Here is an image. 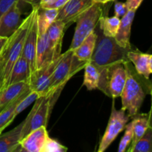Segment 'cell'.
<instances>
[{
    "label": "cell",
    "mask_w": 152,
    "mask_h": 152,
    "mask_svg": "<svg viewBox=\"0 0 152 152\" xmlns=\"http://www.w3.org/2000/svg\"><path fill=\"white\" fill-rule=\"evenodd\" d=\"M127 56L129 60L134 65L137 74L146 80H148L151 75L148 65L150 54L130 50L128 52Z\"/></svg>",
    "instance_id": "cell-19"
},
{
    "label": "cell",
    "mask_w": 152,
    "mask_h": 152,
    "mask_svg": "<svg viewBox=\"0 0 152 152\" xmlns=\"http://www.w3.org/2000/svg\"><path fill=\"white\" fill-rule=\"evenodd\" d=\"M30 77H31V73H30L28 62L22 54L12 68L6 87L11 84L20 83V82L29 83Z\"/></svg>",
    "instance_id": "cell-18"
},
{
    "label": "cell",
    "mask_w": 152,
    "mask_h": 152,
    "mask_svg": "<svg viewBox=\"0 0 152 152\" xmlns=\"http://www.w3.org/2000/svg\"><path fill=\"white\" fill-rule=\"evenodd\" d=\"M42 0H29V4L31 5L32 8L34 7H39L40 5V2Z\"/></svg>",
    "instance_id": "cell-37"
},
{
    "label": "cell",
    "mask_w": 152,
    "mask_h": 152,
    "mask_svg": "<svg viewBox=\"0 0 152 152\" xmlns=\"http://www.w3.org/2000/svg\"><path fill=\"white\" fill-rule=\"evenodd\" d=\"M143 0H127L126 2L129 10H137Z\"/></svg>",
    "instance_id": "cell-33"
},
{
    "label": "cell",
    "mask_w": 152,
    "mask_h": 152,
    "mask_svg": "<svg viewBox=\"0 0 152 152\" xmlns=\"http://www.w3.org/2000/svg\"><path fill=\"white\" fill-rule=\"evenodd\" d=\"M88 62V61H82L79 59L74 54L73 50L68 49L65 51V56L56 67L52 75L48 92L62 90L68 80L77 73L83 69Z\"/></svg>",
    "instance_id": "cell-3"
},
{
    "label": "cell",
    "mask_w": 152,
    "mask_h": 152,
    "mask_svg": "<svg viewBox=\"0 0 152 152\" xmlns=\"http://www.w3.org/2000/svg\"><path fill=\"white\" fill-rule=\"evenodd\" d=\"M39 97V96L38 94H37V92L31 90V91L30 92L24 99H22V100L19 102V104L16 105V108H15L14 110L15 116L16 117L18 114H20V113L22 112L24 110L26 109L28 106H30L33 102H35V101L37 100Z\"/></svg>",
    "instance_id": "cell-27"
},
{
    "label": "cell",
    "mask_w": 152,
    "mask_h": 152,
    "mask_svg": "<svg viewBox=\"0 0 152 152\" xmlns=\"http://www.w3.org/2000/svg\"><path fill=\"white\" fill-rule=\"evenodd\" d=\"M67 151H68V148L66 147L61 145L59 142L51 139L49 137L45 145L43 152H65Z\"/></svg>",
    "instance_id": "cell-29"
},
{
    "label": "cell",
    "mask_w": 152,
    "mask_h": 152,
    "mask_svg": "<svg viewBox=\"0 0 152 152\" xmlns=\"http://www.w3.org/2000/svg\"><path fill=\"white\" fill-rule=\"evenodd\" d=\"M31 17V14L30 13L25 19H23L17 31L13 35L8 37L7 42L3 48L5 62H4V71H3L2 81L0 86V91L6 88V85L10 77L12 68L19 56L22 55Z\"/></svg>",
    "instance_id": "cell-2"
},
{
    "label": "cell",
    "mask_w": 152,
    "mask_h": 152,
    "mask_svg": "<svg viewBox=\"0 0 152 152\" xmlns=\"http://www.w3.org/2000/svg\"><path fill=\"white\" fill-rule=\"evenodd\" d=\"M4 62H5V57H4V54L2 50L1 53L0 54V86H1V81H2V75L3 71H4Z\"/></svg>",
    "instance_id": "cell-34"
},
{
    "label": "cell",
    "mask_w": 152,
    "mask_h": 152,
    "mask_svg": "<svg viewBox=\"0 0 152 152\" xmlns=\"http://www.w3.org/2000/svg\"><path fill=\"white\" fill-rule=\"evenodd\" d=\"M84 82L83 86L87 88L88 90L91 91L98 88L100 78V71L94 65L88 61L84 68Z\"/></svg>",
    "instance_id": "cell-23"
},
{
    "label": "cell",
    "mask_w": 152,
    "mask_h": 152,
    "mask_svg": "<svg viewBox=\"0 0 152 152\" xmlns=\"http://www.w3.org/2000/svg\"><path fill=\"white\" fill-rule=\"evenodd\" d=\"M94 4L93 0H68L58 10L56 20L62 21L67 29Z\"/></svg>",
    "instance_id": "cell-9"
},
{
    "label": "cell",
    "mask_w": 152,
    "mask_h": 152,
    "mask_svg": "<svg viewBox=\"0 0 152 152\" xmlns=\"http://www.w3.org/2000/svg\"><path fill=\"white\" fill-rule=\"evenodd\" d=\"M125 133L124 135L122 137L121 141L119 145L118 151L124 152L126 151V148L129 145V144L132 142V138H133V122L127 123L125 127Z\"/></svg>",
    "instance_id": "cell-28"
},
{
    "label": "cell",
    "mask_w": 152,
    "mask_h": 152,
    "mask_svg": "<svg viewBox=\"0 0 152 152\" xmlns=\"http://www.w3.org/2000/svg\"><path fill=\"white\" fill-rule=\"evenodd\" d=\"M129 152H152V129L148 127L142 137L133 147L128 150Z\"/></svg>",
    "instance_id": "cell-26"
},
{
    "label": "cell",
    "mask_w": 152,
    "mask_h": 152,
    "mask_svg": "<svg viewBox=\"0 0 152 152\" xmlns=\"http://www.w3.org/2000/svg\"><path fill=\"white\" fill-rule=\"evenodd\" d=\"M94 31L97 34V38L93 54L89 61L99 71H109L110 68L115 64L127 63L129 62L127 53L132 49L120 47L116 42L114 37L104 35L98 24Z\"/></svg>",
    "instance_id": "cell-1"
},
{
    "label": "cell",
    "mask_w": 152,
    "mask_h": 152,
    "mask_svg": "<svg viewBox=\"0 0 152 152\" xmlns=\"http://www.w3.org/2000/svg\"><path fill=\"white\" fill-rule=\"evenodd\" d=\"M136 10H129L126 14L120 19V25L114 39L122 48L132 49L130 42L131 30Z\"/></svg>",
    "instance_id": "cell-14"
},
{
    "label": "cell",
    "mask_w": 152,
    "mask_h": 152,
    "mask_svg": "<svg viewBox=\"0 0 152 152\" xmlns=\"http://www.w3.org/2000/svg\"><path fill=\"white\" fill-rule=\"evenodd\" d=\"M148 127L152 129V105L151 106L149 113L148 114Z\"/></svg>",
    "instance_id": "cell-38"
},
{
    "label": "cell",
    "mask_w": 152,
    "mask_h": 152,
    "mask_svg": "<svg viewBox=\"0 0 152 152\" xmlns=\"http://www.w3.org/2000/svg\"><path fill=\"white\" fill-rule=\"evenodd\" d=\"M148 65H149V71L151 74H152V54L149 56V61H148Z\"/></svg>",
    "instance_id": "cell-40"
},
{
    "label": "cell",
    "mask_w": 152,
    "mask_h": 152,
    "mask_svg": "<svg viewBox=\"0 0 152 152\" xmlns=\"http://www.w3.org/2000/svg\"><path fill=\"white\" fill-rule=\"evenodd\" d=\"M53 59H55V57L53 56V51L49 44L47 32L45 34L38 33L37 45V70L50 62Z\"/></svg>",
    "instance_id": "cell-17"
},
{
    "label": "cell",
    "mask_w": 152,
    "mask_h": 152,
    "mask_svg": "<svg viewBox=\"0 0 152 152\" xmlns=\"http://www.w3.org/2000/svg\"><path fill=\"white\" fill-rule=\"evenodd\" d=\"M28 4H29V0H17L16 1V5L22 13H24V10H25Z\"/></svg>",
    "instance_id": "cell-35"
},
{
    "label": "cell",
    "mask_w": 152,
    "mask_h": 152,
    "mask_svg": "<svg viewBox=\"0 0 152 152\" xmlns=\"http://www.w3.org/2000/svg\"><path fill=\"white\" fill-rule=\"evenodd\" d=\"M39 7H34L31 12V17L24 43L22 56L25 58L29 66L31 76L37 70V45L38 27L37 12ZM31 78V77H30Z\"/></svg>",
    "instance_id": "cell-7"
},
{
    "label": "cell",
    "mask_w": 152,
    "mask_h": 152,
    "mask_svg": "<svg viewBox=\"0 0 152 152\" xmlns=\"http://www.w3.org/2000/svg\"><path fill=\"white\" fill-rule=\"evenodd\" d=\"M68 1V0H53L51 2L42 4V5H40L39 7L45 9H55V10H59Z\"/></svg>",
    "instance_id": "cell-31"
},
{
    "label": "cell",
    "mask_w": 152,
    "mask_h": 152,
    "mask_svg": "<svg viewBox=\"0 0 152 152\" xmlns=\"http://www.w3.org/2000/svg\"><path fill=\"white\" fill-rule=\"evenodd\" d=\"M53 1V0H42L41 2H40V5H42V4H47V3H49V2H51V1Z\"/></svg>",
    "instance_id": "cell-41"
},
{
    "label": "cell",
    "mask_w": 152,
    "mask_h": 152,
    "mask_svg": "<svg viewBox=\"0 0 152 152\" xmlns=\"http://www.w3.org/2000/svg\"><path fill=\"white\" fill-rule=\"evenodd\" d=\"M102 16V7L101 4L94 3L78 18L76 22L77 26L70 50H75L89 34L94 31L99 18Z\"/></svg>",
    "instance_id": "cell-5"
},
{
    "label": "cell",
    "mask_w": 152,
    "mask_h": 152,
    "mask_svg": "<svg viewBox=\"0 0 152 152\" xmlns=\"http://www.w3.org/2000/svg\"><path fill=\"white\" fill-rule=\"evenodd\" d=\"M120 25V19L117 16H104L102 15L99 19L98 25L102 34L108 37H115Z\"/></svg>",
    "instance_id": "cell-24"
},
{
    "label": "cell",
    "mask_w": 152,
    "mask_h": 152,
    "mask_svg": "<svg viewBox=\"0 0 152 152\" xmlns=\"http://www.w3.org/2000/svg\"><path fill=\"white\" fill-rule=\"evenodd\" d=\"M96 38L97 34L94 31L89 34L75 50H73L74 54L82 61L90 60L96 45Z\"/></svg>",
    "instance_id": "cell-20"
},
{
    "label": "cell",
    "mask_w": 152,
    "mask_h": 152,
    "mask_svg": "<svg viewBox=\"0 0 152 152\" xmlns=\"http://www.w3.org/2000/svg\"><path fill=\"white\" fill-rule=\"evenodd\" d=\"M7 37H0V54L2 52L3 48H4V45H5L6 42L7 41Z\"/></svg>",
    "instance_id": "cell-36"
},
{
    "label": "cell",
    "mask_w": 152,
    "mask_h": 152,
    "mask_svg": "<svg viewBox=\"0 0 152 152\" xmlns=\"http://www.w3.org/2000/svg\"><path fill=\"white\" fill-rule=\"evenodd\" d=\"M150 95H151V105H152V85H151V87L150 88Z\"/></svg>",
    "instance_id": "cell-42"
},
{
    "label": "cell",
    "mask_w": 152,
    "mask_h": 152,
    "mask_svg": "<svg viewBox=\"0 0 152 152\" xmlns=\"http://www.w3.org/2000/svg\"><path fill=\"white\" fill-rule=\"evenodd\" d=\"M127 79L121 95L122 109L127 111L129 117H134L140 112L145 96L140 83L132 74L129 68V62L126 63Z\"/></svg>",
    "instance_id": "cell-4"
},
{
    "label": "cell",
    "mask_w": 152,
    "mask_h": 152,
    "mask_svg": "<svg viewBox=\"0 0 152 152\" xmlns=\"http://www.w3.org/2000/svg\"><path fill=\"white\" fill-rule=\"evenodd\" d=\"M48 137L45 126H41L32 131L20 141L21 151L43 152Z\"/></svg>",
    "instance_id": "cell-11"
},
{
    "label": "cell",
    "mask_w": 152,
    "mask_h": 152,
    "mask_svg": "<svg viewBox=\"0 0 152 152\" xmlns=\"http://www.w3.org/2000/svg\"><path fill=\"white\" fill-rule=\"evenodd\" d=\"M58 10L45 9L39 7L37 12V27L39 34L47 32L50 25L56 20Z\"/></svg>",
    "instance_id": "cell-21"
},
{
    "label": "cell",
    "mask_w": 152,
    "mask_h": 152,
    "mask_svg": "<svg viewBox=\"0 0 152 152\" xmlns=\"http://www.w3.org/2000/svg\"><path fill=\"white\" fill-rule=\"evenodd\" d=\"M27 118L12 130L0 134V152L21 151L20 141Z\"/></svg>",
    "instance_id": "cell-13"
},
{
    "label": "cell",
    "mask_w": 152,
    "mask_h": 152,
    "mask_svg": "<svg viewBox=\"0 0 152 152\" xmlns=\"http://www.w3.org/2000/svg\"><path fill=\"white\" fill-rule=\"evenodd\" d=\"M129 119L130 117L126 114V111L123 109L117 111L114 105V102H113L111 116L108 120L106 130L99 143L98 151L103 152L108 148V146L117 138L119 134L124 130Z\"/></svg>",
    "instance_id": "cell-6"
},
{
    "label": "cell",
    "mask_w": 152,
    "mask_h": 152,
    "mask_svg": "<svg viewBox=\"0 0 152 152\" xmlns=\"http://www.w3.org/2000/svg\"><path fill=\"white\" fill-rule=\"evenodd\" d=\"M17 0H0V17Z\"/></svg>",
    "instance_id": "cell-32"
},
{
    "label": "cell",
    "mask_w": 152,
    "mask_h": 152,
    "mask_svg": "<svg viewBox=\"0 0 152 152\" xmlns=\"http://www.w3.org/2000/svg\"><path fill=\"white\" fill-rule=\"evenodd\" d=\"M129 9L126 6V3L117 1L114 4V16L118 18H122L126 14Z\"/></svg>",
    "instance_id": "cell-30"
},
{
    "label": "cell",
    "mask_w": 152,
    "mask_h": 152,
    "mask_svg": "<svg viewBox=\"0 0 152 152\" xmlns=\"http://www.w3.org/2000/svg\"><path fill=\"white\" fill-rule=\"evenodd\" d=\"M65 30V24L62 21L55 20L47 31L49 44L55 58L61 55L62 39Z\"/></svg>",
    "instance_id": "cell-15"
},
{
    "label": "cell",
    "mask_w": 152,
    "mask_h": 152,
    "mask_svg": "<svg viewBox=\"0 0 152 152\" xmlns=\"http://www.w3.org/2000/svg\"><path fill=\"white\" fill-rule=\"evenodd\" d=\"M127 79L126 63H117L112 65L108 71V88L110 96L117 98L120 96Z\"/></svg>",
    "instance_id": "cell-10"
},
{
    "label": "cell",
    "mask_w": 152,
    "mask_h": 152,
    "mask_svg": "<svg viewBox=\"0 0 152 152\" xmlns=\"http://www.w3.org/2000/svg\"><path fill=\"white\" fill-rule=\"evenodd\" d=\"M65 55V52L61 53L60 56L53 59L51 62L34 71L29 80L31 90L37 92L39 96H45L48 92L52 75Z\"/></svg>",
    "instance_id": "cell-8"
},
{
    "label": "cell",
    "mask_w": 152,
    "mask_h": 152,
    "mask_svg": "<svg viewBox=\"0 0 152 152\" xmlns=\"http://www.w3.org/2000/svg\"><path fill=\"white\" fill-rule=\"evenodd\" d=\"M114 1V0H108V2H109V1Z\"/></svg>",
    "instance_id": "cell-43"
},
{
    "label": "cell",
    "mask_w": 152,
    "mask_h": 152,
    "mask_svg": "<svg viewBox=\"0 0 152 152\" xmlns=\"http://www.w3.org/2000/svg\"><path fill=\"white\" fill-rule=\"evenodd\" d=\"M29 89L30 85L28 82H20L11 84L3 89L0 91V111L8 106Z\"/></svg>",
    "instance_id": "cell-16"
},
{
    "label": "cell",
    "mask_w": 152,
    "mask_h": 152,
    "mask_svg": "<svg viewBox=\"0 0 152 152\" xmlns=\"http://www.w3.org/2000/svg\"><path fill=\"white\" fill-rule=\"evenodd\" d=\"M94 3H99L101 4H105L108 2V0H93Z\"/></svg>",
    "instance_id": "cell-39"
},
{
    "label": "cell",
    "mask_w": 152,
    "mask_h": 152,
    "mask_svg": "<svg viewBox=\"0 0 152 152\" xmlns=\"http://www.w3.org/2000/svg\"><path fill=\"white\" fill-rule=\"evenodd\" d=\"M31 91V90L30 88L29 90H28L25 93L22 94L16 100L13 101L12 103H10L8 106H7L2 111H0V134L2 133L4 129H6L13 122V120L16 118V116L14 114V110L16 108V105Z\"/></svg>",
    "instance_id": "cell-22"
},
{
    "label": "cell",
    "mask_w": 152,
    "mask_h": 152,
    "mask_svg": "<svg viewBox=\"0 0 152 152\" xmlns=\"http://www.w3.org/2000/svg\"><path fill=\"white\" fill-rule=\"evenodd\" d=\"M133 118V138L131 142L132 145L130 148L133 147L137 143L148 128V114H138Z\"/></svg>",
    "instance_id": "cell-25"
},
{
    "label": "cell",
    "mask_w": 152,
    "mask_h": 152,
    "mask_svg": "<svg viewBox=\"0 0 152 152\" xmlns=\"http://www.w3.org/2000/svg\"><path fill=\"white\" fill-rule=\"evenodd\" d=\"M22 12L16 5V2L0 17V37H10L22 24Z\"/></svg>",
    "instance_id": "cell-12"
}]
</instances>
